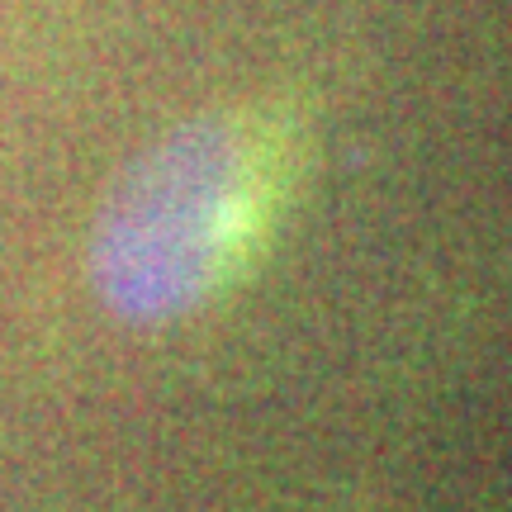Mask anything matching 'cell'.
Instances as JSON below:
<instances>
[{
	"mask_svg": "<svg viewBox=\"0 0 512 512\" xmlns=\"http://www.w3.org/2000/svg\"><path fill=\"white\" fill-rule=\"evenodd\" d=\"M266 214V152L242 114H195L147 143L100 200L91 290L128 328H166L209 304Z\"/></svg>",
	"mask_w": 512,
	"mask_h": 512,
	"instance_id": "obj_1",
	"label": "cell"
}]
</instances>
